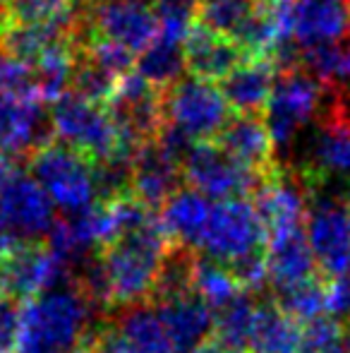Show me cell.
Masks as SVG:
<instances>
[{"label":"cell","mask_w":350,"mask_h":353,"mask_svg":"<svg viewBox=\"0 0 350 353\" xmlns=\"http://www.w3.org/2000/svg\"><path fill=\"white\" fill-rule=\"evenodd\" d=\"M271 296L288 315L305 325L314 317L327 315V276L324 274L309 276V279L283 288H274Z\"/></svg>","instance_id":"obj_27"},{"label":"cell","mask_w":350,"mask_h":353,"mask_svg":"<svg viewBox=\"0 0 350 353\" xmlns=\"http://www.w3.org/2000/svg\"><path fill=\"white\" fill-rule=\"evenodd\" d=\"M135 70L159 89H168L187 72L182 41L156 37L135 61Z\"/></svg>","instance_id":"obj_24"},{"label":"cell","mask_w":350,"mask_h":353,"mask_svg":"<svg viewBox=\"0 0 350 353\" xmlns=\"http://www.w3.org/2000/svg\"><path fill=\"white\" fill-rule=\"evenodd\" d=\"M113 322L137 353H180L151 301L118 307Z\"/></svg>","instance_id":"obj_23"},{"label":"cell","mask_w":350,"mask_h":353,"mask_svg":"<svg viewBox=\"0 0 350 353\" xmlns=\"http://www.w3.org/2000/svg\"><path fill=\"white\" fill-rule=\"evenodd\" d=\"M185 185L211 200L250 197L262 183V176L228 154L216 140L195 142L182 159Z\"/></svg>","instance_id":"obj_8"},{"label":"cell","mask_w":350,"mask_h":353,"mask_svg":"<svg viewBox=\"0 0 350 353\" xmlns=\"http://www.w3.org/2000/svg\"><path fill=\"white\" fill-rule=\"evenodd\" d=\"M190 283L211 307H221L228 301H233L238 293L245 291V286L238 281L233 270L216 260H209L204 255H192V272Z\"/></svg>","instance_id":"obj_26"},{"label":"cell","mask_w":350,"mask_h":353,"mask_svg":"<svg viewBox=\"0 0 350 353\" xmlns=\"http://www.w3.org/2000/svg\"><path fill=\"white\" fill-rule=\"evenodd\" d=\"M56 210L36 178L14 168L0 185V250L46 241L58 221Z\"/></svg>","instance_id":"obj_4"},{"label":"cell","mask_w":350,"mask_h":353,"mask_svg":"<svg viewBox=\"0 0 350 353\" xmlns=\"http://www.w3.org/2000/svg\"><path fill=\"white\" fill-rule=\"evenodd\" d=\"M327 84L303 65L278 70L271 97L262 111L276 152L288 154L298 132L322 116L327 108Z\"/></svg>","instance_id":"obj_5"},{"label":"cell","mask_w":350,"mask_h":353,"mask_svg":"<svg viewBox=\"0 0 350 353\" xmlns=\"http://www.w3.org/2000/svg\"><path fill=\"white\" fill-rule=\"evenodd\" d=\"M89 37H103L140 53L159 37V17L146 0H82Z\"/></svg>","instance_id":"obj_10"},{"label":"cell","mask_w":350,"mask_h":353,"mask_svg":"<svg viewBox=\"0 0 350 353\" xmlns=\"http://www.w3.org/2000/svg\"><path fill=\"white\" fill-rule=\"evenodd\" d=\"M118 77L116 72L106 70L103 65L94 63L91 58L85 56V53L77 48V58H75V74H72V89L75 94L85 99H91V101L98 103H108L113 99L118 89Z\"/></svg>","instance_id":"obj_29"},{"label":"cell","mask_w":350,"mask_h":353,"mask_svg":"<svg viewBox=\"0 0 350 353\" xmlns=\"http://www.w3.org/2000/svg\"><path fill=\"white\" fill-rule=\"evenodd\" d=\"M350 37V0H293V39L300 48L331 46Z\"/></svg>","instance_id":"obj_17"},{"label":"cell","mask_w":350,"mask_h":353,"mask_svg":"<svg viewBox=\"0 0 350 353\" xmlns=\"http://www.w3.org/2000/svg\"><path fill=\"white\" fill-rule=\"evenodd\" d=\"M67 353H87V351H85V346H80V349H75V351H67Z\"/></svg>","instance_id":"obj_40"},{"label":"cell","mask_w":350,"mask_h":353,"mask_svg":"<svg viewBox=\"0 0 350 353\" xmlns=\"http://www.w3.org/2000/svg\"><path fill=\"white\" fill-rule=\"evenodd\" d=\"M348 185H350V183H348Z\"/></svg>","instance_id":"obj_42"},{"label":"cell","mask_w":350,"mask_h":353,"mask_svg":"<svg viewBox=\"0 0 350 353\" xmlns=\"http://www.w3.org/2000/svg\"><path fill=\"white\" fill-rule=\"evenodd\" d=\"M252 10V0H199L197 3V22L211 32L233 37Z\"/></svg>","instance_id":"obj_30"},{"label":"cell","mask_w":350,"mask_h":353,"mask_svg":"<svg viewBox=\"0 0 350 353\" xmlns=\"http://www.w3.org/2000/svg\"><path fill=\"white\" fill-rule=\"evenodd\" d=\"M211 205H214V200L201 195L195 188H177L173 195L164 202V212H161V223L168 231L171 241L175 245L195 252L201 228H204L206 219H209Z\"/></svg>","instance_id":"obj_21"},{"label":"cell","mask_w":350,"mask_h":353,"mask_svg":"<svg viewBox=\"0 0 350 353\" xmlns=\"http://www.w3.org/2000/svg\"><path fill=\"white\" fill-rule=\"evenodd\" d=\"M303 344V322L271 298H262L254 317L250 353H298Z\"/></svg>","instance_id":"obj_22"},{"label":"cell","mask_w":350,"mask_h":353,"mask_svg":"<svg viewBox=\"0 0 350 353\" xmlns=\"http://www.w3.org/2000/svg\"><path fill=\"white\" fill-rule=\"evenodd\" d=\"M185 185L182 161L159 137L142 142L132 159L130 192L149 207H164V202Z\"/></svg>","instance_id":"obj_14"},{"label":"cell","mask_w":350,"mask_h":353,"mask_svg":"<svg viewBox=\"0 0 350 353\" xmlns=\"http://www.w3.org/2000/svg\"><path fill=\"white\" fill-rule=\"evenodd\" d=\"M149 301L180 353H192L214 334V307L192 286L156 291Z\"/></svg>","instance_id":"obj_12"},{"label":"cell","mask_w":350,"mask_h":353,"mask_svg":"<svg viewBox=\"0 0 350 353\" xmlns=\"http://www.w3.org/2000/svg\"><path fill=\"white\" fill-rule=\"evenodd\" d=\"M185 48L187 72L211 82H221L226 74H230L243 61H248L245 48L233 37L211 32L209 27L195 22L190 34L182 41Z\"/></svg>","instance_id":"obj_18"},{"label":"cell","mask_w":350,"mask_h":353,"mask_svg":"<svg viewBox=\"0 0 350 353\" xmlns=\"http://www.w3.org/2000/svg\"><path fill=\"white\" fill-rule=\"evenodd\" d=\"M29 173L48 192L53 205L65 214H77L101 202L94 161L61 140H48L27 157Z\"/></svg>","instance_id":"obj_3"},{"label":"cell","mask_w":350,"mask_h":353,"mask_svg":"<svg viewBox=\"0 0 350 353\" xmlns=\"http://www.w3.org/2000/svg\"><path fill=\"white\" fill-rule=\"evenodd\" d=\"M278 68L271 58H248L221 79V92L233 113H262L274 89Z\"/></svg>","instance_id":"obj_20"},{"label":"cell","mask_w":350,"mask_h":353,"mask_svg":"<svg viewBox=\"0 0 350 353\" xmlns=\"http://www.w3.org/2000/svg\"><path fill=\"white\" fill-rule=\"evenodd\" d=\"M8 265H10V252L0 250V293H8Z\"/></svg>","instance_id":"obj_38"},{"label":"cell","mask_w":350,"mask_h":353,"mask_svg":"<svg viewBox=\"0 0 350 353\" xmlns=\"http://www.w3.org/2000/svg\"><path fill=\"white\" fill-rule=\"evenodd\" d=\"M48 113L53 137L85 154L94 163L120 152V130L108 103L91 101L80 94H63L51 103Z\"/></svg>","instance_id":"obj_6"},{"label":"cell","mask_w":350,"mask_h":353,"mask_svg":"<svg viewBox=\"0 0 350 353\" xmlns=\"http://www.w3.org/2000/svg\"><path fill=\"white\" fill-rule=\"evenodd\" d=\"M80 0H10V19L17 22H46L70 14Z\"/></svg>","instance_id":"obj_32"},{"label":"cell","mask_w":350,"mask_h":353,"mask_svg":"<svg viewBox=\"0 0 350 353\" xmlns=\"http://www.w3.org/2000/svg\"><path fill=\"white\" fill-rule=\"evenodd\" d=\"M298 353H350V325L331 315L314 317L303 330Z\"/></svg>","instance_id":"obj_28"},{"label":"cell","mask_w":350,"mask_h":353,"mask_svg":"<svg viewBox=\"0 0 350 353\" xmlns=\"http://www.w3.org/2000/svg\"><path fill=\"white\" fill-rule=\"evenodd\" d=\"M65 279H70V265L48 245V241L22 245L10 252L8 296L27 301Z\"/></svg>","instance_id":"obj_15"},{"label":"cell","mask_w":350,"mask_h":353,"mask_svg":"<svg viewBox=\"0 0 350 353\" xmlns=\"http://www.w3.org/2000/svg\"><path fill=\"white\" fill-rule=\"evenodd\" d=\"M51 137V113L36 94H0V152L27 159Z\"/></svg>","instance_id":"obj_13"},{"label":"cell","mask_w":350,"mask_h":353,"mask_svg":"<svg viewBox=\"0 0 350 353\" xmlns=\"http://www.w3.org/2000/svg\"><path fill=\"white\" fill-rule=\"evenodd\" d=\"M22 301L8 293H0V353H14L19 334Z\"/></svg>","instance_id":"obj_35"},{"label":"cell","mask_w":350,"mask_h":353,"mask_svg":"<svg viewBox=\"0 0 350 353\" xmlns=\"http://www.w3.org/2000/svg\"><path fill=\"white\" fill-rule=\"evenodd\" d=\"M266 270L271 288H283L322 274L307 241V231H285L266 236Z\"/></svg>","instance_id":"obj_19"},{"label":"cell","mask_w":350,"mask_h":353,"mask_svg":"<svg viewBox=\"0 0 350 353\" xmlns=\"http://www.w3.org/2000/svg\"><path fill=\"white\" fill-rule=\"evenodd\" d=\"M82 346L87 353H137L135 346L125 339V334L118 330L113 320H108L101 327H94V332Z\"/></svg>","instance_id":"obj_34"},{"label":"cell","mask_w":350,"mask_h":353,"mask_svg":"<svg viewBox=\"0 0 350 353\" xmlns=\"http://www.w3.org/2000/svg\"><path fill=\"white\" fill-rule=\"evenodd\" d=\"M327 315L350 320V274L327 279Z\"/></svg>","instance_id":"obj_36"},{"label":"cell","mask_w":350,"mask_h":353,"mask_svg":"<svg viewBox=\"0 0 350 353\" xmlns=\"http://www.w3.org/2000/svg\"><path fill=\"white\" fill-rule=\"evenodd\" d=\"M195 252L230 270L250 257L264 255L266 226L257 205L248 197L214 200Z\"/></svg>","instance_id":"obj_2"},{"label":"cell","mask_w":350,"mask_h":353,"mask_svg":"<svg viewBox=\"0 0 350 353\" xmlns=\"http://www.w3.org/2000/svg\"><path fill=\"white\" fill-rule=\"evenodd\" d=\"M0 94H36L34 68L3 48H0Z\"/></svg>","instance_id":"obj_33"},{"label":"cell","mask_w":350,"mask_h":353,"mask_svg":"<svg viewBox=\"0 0 350 353\" xmlns=\"http://www.w3.org/2000/svg\"><path fill=\"white\" fill-rule=\"evenodd\" d=\"M5 3H10V0H5Z\"/></svg>","instance_id":"obj_41"},{"label":"cell","mask_w":350,"mask_h":353,"mask_svg":"<svg viewBox=\"0 0 350 353\" xmlns=\"http://www.w3.org/2000/svg\"><path fill=\"white\" fill-rule=\"evenodd\" d=\"M14 157H10V154H5V152H0V185H3V181L10 176V173L14 171V161H12Z\"/></svg>","instance_id":"obj_39"},{"label":"cell","mask_w":350,"mask_h":353,"mask_svg":"<svg viewBox=\"0 0 350 353\" xmlns=\"http://www.w3.org/2000/svg\"><path fill=\"white\" fill-rule=\"evenodd\" d=\"M199 0H154V12L159 17V37L185 41L197 22Z\"/></svg>","instance_id":"obj_31"},{"label":"cell","mask_w":350,"mask_h":353,"mask_svg":"<svg viewBox=\"0 0 350 353\" xmlns=\"http://www.w3.org/2000/svg\"><path fill=\"white\" fill-rule=\"evenodd\" d=\"M98 307L80 276L22 301L14 353H67L80 349L94 332Z\"/></svg>","instance_id":"obj_1"},{"label":"cell","mask_w":350,"mask_h":353,"mask_svg":"<svg viewBox=\"0 0 350 353\" xmlns=\"http://www.w3.org/2000/svg\"><path fill=\"white\" fill-rule=\"evenodd\" d=\"M305 231L327 279L350 274V202L327 188L312 190Z\"/></svg>","instance_id":"obj_9"},{"label":"cell","mask_w":350,"mask_h":353,"mask_svg":"<svg viewBox=\"0 0 350 353\" xmlns=\"http://www.w3.org/2000/svg\"><path fill=\"white\" fill-rule=\"evenodd\" d=\"M259 298L257 291L245 288L243 293L228 301L226 305L214 310V336H219L226 344H233L238 349L250 351V339H252L254 317H257Z\"/></svg>","instance_id":"obj_25"},{"label":"cell","mask_w":350,"mask_h":353,"mask_svg":"<svg viewBox=\"0 0 350 353\" xmlns=\"http://www.w3.org/2000/svg\"><path fill=\"white\" fill-rule=\"evenodd\" d=\"M214 140L262 178L281 166L262 113H233Z\"/></svg>","instance_id":"obj_16"},{"label":"cell","mask_w":350,"mask_h":353,"mask_svg":"<svg viewBox=\"0 0 350 353\" xmlns=\"http://www.w3.org/2000/svg\"><path fill=\"white\" fill-rule=\"evenodd\" d=\"M233 116L221 87L211 79L182 74L177 82L164 89V123L180 130L192 142L214 140L221 128Z\"/></svg>","instance_id":"obj_7"},{"label":"cell","mask_w":350,"mask_h":353,"mask_svg":"<svg viewBox=\"0 0 350 353\" xmlns=\"http://www.w3.org/2000/svg\"><path fill=\"white\" fill-rule=\"evenodd\" d=\"M192 353H250V351L238 349V346H233V344H226V341H221L219 336H209V339L201 341Z\"/></svg>","instance_id":"obj_37"},{"label":"cell","mask_w":350,"mask_h":353,"mask_svg":"<svg viewBox=\"0 0 350 353\" xmlns=\"http://www.w3.org/2000/svg\"><path fill=\"white\" fill-rule=\"evenodd\" d=\"M309 192L327 188L331 181L350 183V118L327 103L317 135L307 147V161L298 168Z\"/></svg>","instance_id":"obj_11"}]
</instances>
